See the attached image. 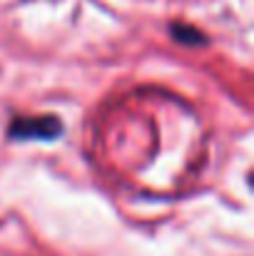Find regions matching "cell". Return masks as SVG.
Returning <instances> with one entry per match:
<instances>
[{"label": "cell", "instance_id": "7a4b0ae2", "mask_svg": "<svg viewBox=\"0 0 254 256\" xmlns=\"http://www.w3.org/2000/svg\"><path fill=\"white\" fill-rule=\"evenodd\" d=\"M169 32L177 42L182 45H207V38L202 35V30H197L194 25H187V22H172L169 25Z\"/></svg>", "mask_w": 254, "mask_h": 256}, {"label": "cell", "instance_id": "6da1fadb", "mask_svg": "<svg viewBox=\"0 0 254 256\" xmlns=\"http://www.w3.org/2000/svg\"><path fill=\"white\" fill-rule=\"evenodd\" d=\"M60 134H63V120L55 114L13 117L8 124V137L18 142H53Z\"/></svg>", "mask_w": 254, "mask_h": 256}]
</instances>
